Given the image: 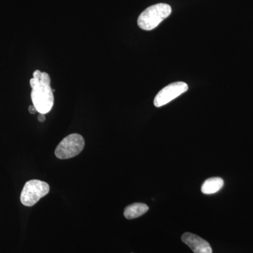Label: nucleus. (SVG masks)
Listing matches in <instances>:
<instances>
[{
  "label": "nucleus",
  "instance_id": "nucleus-1",
  "mask_svg": "<svg viewBox=\"0 0 253 253\" xmlns=\"http://www.w3.org/2000/svg\"><path fill=\"white\" fill-rule=\"evenodd\" d=\"M50 83L51 79L49 74L41 72L39 70L34 71L33 78L30 81L32 101L39 113L46 114L51 111L54 106V94Z\"/></svg>",
  "mask_w": 253,
  "mask_h": 253
},
{
  "label": "nucleus",
  "instance_id": "nucleus-2",
  "mask_svg": "<svg viewBox=\"0 0 253 253\" xmlns=\"http://www.w3.org/2000/svg\"><path fill=\"white\" fill-rule=\"evenodd\" d=\"M172 13L169 4H156L144 10L138 18V26L144 31H151L157 27L162 21Z\"/></svg>",
  "mask_w": 253,
  "mask_h": 253
},
{
  "label": "nucleus",
  "instance_id": "nucleus-3",
  "mask_svg": "<svg viewBox=\"0 0 253 253\" xmlns=\"http://www.w3.org/2000/svg\"><path fill=\"white\" fill-rule=\"evenodd\" d=\"M49 184L44 181L38 179L28 181L21 191V203L27 207L35 206L42 198L49 194Z\"/></svg>",
  "mask_w": 253,
  "mask_h": 253
},
{
  "label": "nucleus",
  "instance_id": "nucleus-4",
  "mask_svg": "<svg viewBox=\"0 0 253 253\" xmlns=\"http://www.w3.org/2000/svg\"><path fill=\"white\" fill-rule=\"evenodd\" d=\"M84 139L79 134H71L66 136L55 150V156L61 160L76 157L84 147Z\"/></svg>",
  "mask_w": 253,
  "mask_h": 253
},
{
  "label": "nucleus",
  "instance_id": "nucleus-5",
  "mask_svg": "<svg viewBox=\"0 0 253 253\" xmlns=\"http://www.w3.org/2000/svg\"><path fill=\"white\" fill-rule=\"evenodd\" d=\"M188 90V85L183 82H176L161 89L154 99V105L156 107H161L184 94Z\"/></svg>",
  "mask_w": 253,
  "mask_h": 253
},
{
  "label": "nucleus",
  "instance_id": "nucleus-6",
  "mask_svg": "<svg viewBox=\"0 0 253 253\" xmlns=\"http://www.w3.org/2000/svg\"><path fill=\"white\" fill-rule=\"evenodd\" d=\"M181 241L191 249L194 253H212L209 243L200 236L191 233H185L181 236Z\"/></svg>",
  "mask_w": 253,
  "mask_h": 253
},
{
  "label": "nucleus",
  "instance_id": "nucleus-7",
  "mask_svg": "<svg viewBox=\"0 0 253 253\" xmlns=\"http://www.w3.org/2000/svg\"><path fill=\"white\" fill-rule=\"evenodd\" d=\"M224 186V180L220 177H212L205 181L201 191L205 194H215Z\"/></svg>",
  "mask_w": 253,
  "mask_h": 253
},
{
  "label": "nucleus",
  "instance_id": "nucleus-8",
  "mask_svg": "<svg viewBox=\"0 0 253 253\" xmlns=\"http://www.w3.org/2000/svg\"><path fill=\"white\" fill-rule=\"evenodd\" d=\"M149 211V207L146 204H131L127 206L124 211L125 217L128 219H135L143 215Z\"/></svg>",
  "mask_w": 253,
  "mask_h": 253
},
{
  "label": "nucleus",
  "instance_id": "nucleus-9",
  "mask_svg": "<svg viewBox=\"0 0 253 253\" xmlns=\"http://www.w3.org/2000/svg\"><path fill=\"white\" fill-rule=\"evenodd\" d=\"M45 114H42V113H39V116H38V121L42 123L44 121H45Z\"/></svg>",
  "mask_w": 253,
  "mask_h": 253
},
{
  "label": "nucleus",
  "instance_id": "nucleus-10",
  "mask_svg": "<svg viewBox=\"0 0 253 253\" xmlns=\"http://www.w3.org/2000/svg\"><path fill=\"white\" fill-rule=\"evenodd\" d=\"M28 110H29V112L31 113V114H35V113L38 112V111H37L36 107H35V106H33H33H30L29 109H28Z\"/></svg>",
  "mask_w": 253,
  "mask_h": 253
}]
</instances>
